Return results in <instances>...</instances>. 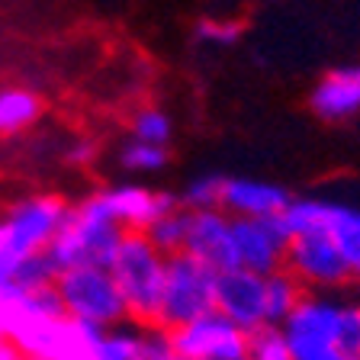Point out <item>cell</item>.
I'll list each match as a JSON object with an SVG mask.
<instances>
[{
	"label": "cell",
	"instance_id": "cell-1",
	"mask_svg": "<svg viewBox=\"0 0 360 360\" xmlns=\"http://www.w3.org/2000/svg\"><path fill=\"white\" fill-rule=\"evenodd\" d=\"M126 235L129 232L106 216L100 196L94 193L84 202L71 206V216H68L65 229L52 238V245L45 248V257L52 264L55 277L77 267L110 270V264L116 261Z\"/></svg>",
	"mask_w": 360,
	"mask_h": 360
},
{
	"label": "cell",
	"instance_id": "cell-2",
	"mask_svg": "<svg viewBox=\"0 0 360 360\" xmlns=\"http://www.w3.org/2000/svg\"><path fill=\"white\" fill-rule=\"evenodd\" d=\"M110 274L122 292L129 322L135 328H155L165 300L167 257L142 232H129L116 261L110 264Z\"/></svg>",
	"mask_w": 360,
	"mask_h": 360
},
{
	"label": "cell",
	"instance_id": "cell-3",
	"mask_svg": "<svg viewBox=\"0 0 360 360\" xmlns=\"http://www.w3.org/2000/svg\"><path fill=\"white\" fill-rule=\"evenodd\" d=\"M71 206L61 196H26L0 216V257L30 261L65 229Z\"/></svg>",
	"mask_w": 360,
	"mask_h": 360
},
{
	"label": "cell",
	"instance_id": "cell-4",
	"mask_svg": "<svg viewBox=\"0 0 360 360\" xmlns=\"http://www.w3.org/2000/svg\"><path fill=\"white\" fill-rule=\"evenodd\" d=\"M55 286H58L61 306H65V315L71 322L94 325L100 331H112L122 322H129L122 292L110 270L103 267L68 270V274H61L55 280Z\"/></svg>",
	"mask_w": 360,
	"mask_h": 360
},
{
	"label": "cell",
	"instance_id": "cell-5",
	"mask_svg": "<svg viewBox=\"0 0 360 360\" xmlns=\"http://www.w3.org/2000/svg\"><path fill=\"white\" fill-rule=\"evenodd\" d=\"M341 302L328 292H306L283 328L292 360H347L341 345Z\"/></svg>",
	"mask_w": 360,
	"mask_h": 360
},
{
	"label": "cell",
	"instance_id": "cell-6",
	"mask_svg": "<svg viewBox=\"0 0 360 360\" xmlns=\"http://www.w3.org/2000/svg\"><path fill=\"white\" fill-rule=\"evenodd\" d=\"M216 280H219L216 270L196 261L187 251L167 257V280H165V300H161L158 328L174 331L202 319V315L216 312Z\"/></svg>",
	"mask_w": 360,
	"mask_h": 360
},
{
	"label": "cell",
	"instance_id": "cell-7",
	"mask_svg": "<svg viewBox=\"0 0 360 360\" xmlns=\"http://www.w3.org/2000/svg\"><path fill=\"white\" fill-rule=\"evenodd\" d=\"M283 270H290L306 292H331L354 280V267L328 232L296 235L286 248Z\"/></svg>",
	"mask_w": 360,
	"mask_h": 360
},
{
	"label": "cell",
	"instance_id": "cell-8",
	"mask_svg": "<svg viewBox=\"0 0 360 360\" xmlns=\"http://www.w3.org/2000/svg\"><path fill=\"white\" fill-rule=\"evenodd\" d=\"M167 335L174 354L184 360H245L248 354V331H241L219 312L202 315Z\"/></svg>",
	"mask_w": 360,
	"mask_h": 360
},
{
	"label": "cell",
	"instance_id": "cell-9",
	"mask_svg": "<svg viewBox=\"0 0 360 360\" xmlns=\"http://www.w3.org/2000/svg\"><path fill=\"white\" fill-rule=\"evenodd\" d=\"M292 235L286 232L283 216L270 219H235V248H238V267L251 270L257 277H267L283 267L286 248Z\"/></svg>",
	"mask_w": 360,
	"mask_h": 360
},
{
	"label": "cell",
	"instance_id": "cell-10",
	"mask_svg": "<svg viewBox=\"0 0 360 360\" xmlns=\"http://www.w3.org/2000/svg\"><path fill=\"white\" fill-rule=\"evenodd\" d=\"M187 255L212 267L216 274L238 270V248H235V219L222 210L190 212Z\"/></svg>",
	"mask_w": 360,
	"mask_h": 360
},
{
	"label": "cell",
	"instance_id": "cell-11",
	"mask_svg": "<svg viewBox=\"0 0 360 360\" xmlns=\"http://www.w3.org/2000/svg\"><path fill=\"white\" fill-rule=\"evenodd\" d=\"M216 312L235 322L241 331H257L267 325V302H264V277L251 270H229L216 280Z\"/></svg>",
	"mask_w": 360,
	"mask_h": 360
},
{
	"label": "cell",
	"instance_id": "cell-12",
	"mask_svg": "<svg viewBox=\"0 0 360 360\" xmlns=\"http://www.w3.org/2000/svg\"><path fill=\"white\" fill-rule=\"evenodd\" d=\"M100 202H103L106 216L116 225H122L126 232H145L151 222L165 219L167 212L180 210V196L174 193H151L145 187H110L100 190Z\"/></svg>",
	"mask_w": 360,
	"mask_h": 360
},
{
	"label": "cell",
	"instance_id": "cell-13",
	"mask_svg": "<svg viewBox=\"0 0 360 360\" xmlns=\"http://www.w3.org/2000/svg\"><path fill=\"white\" fill-rule=\"evenodd\" d=\"M290 206L286 190L264 184V180L251 177H225L222 187V212H229L232 219H270L283 216V210Z\"/></svg>",
	"mask_w": 360,
	"mask_h": 360
},
{
	"label": "cell",
	"instance_id": "cell-14",
	"mask_svg": "<svg viewBox=\"0 0 360 360\" xmlns=\"http://www.w3.org/2000/svg\"><path fill=\"white\" fill-rule=\"evenodd\" d=\"M309 106L315 110V116H322L328 122L351 120L360 112V65H345L335 68L322 81L312 87Z\"/></svg>",
	"mask_w": 360,
	"mask_h": 360
},
{
	"label": "cell",
	"instance_id": "cell-15",
	"mask_svg": "<svg viewBox=\"0 0 360 360\" xmlns=\"http://www.w3.org/2000/svg\"><path fill=\"white\" fill-rule=\"evenodd\" d=\"M306 290L290 270H274L264 277V302H267V325H283L292 315V309L302 302Z\"/></svg>",
	"mask_w": 360,
	"mask_h": 360
},
{
	"label": "cell",
	"instance_id": "cell-16",
	"mask_svg": "<svg viewBox=\"0 0 360 360\" xmlns=\"http://www.w3.org/2000/svg\"><path fill=\"white\" fill-rule=\"evenodd\" d=\"M42 116V97L26 87L0 90V135H16Z\"/></svg>",
	"mask_w": 360,
	"mask_h": 360
},
{
	"label": "cell",
	"instance_id": "cell-17",
	"mask_svg": "<svg viewBox=\"0 0 360 360\" xmlns=\"http://www.w3.org/2000/svg\"><path fill=\"white\" fill-rule=\"evenodd\" d=\"M338 216V202L328 200H290L283 210V225L286 232L296 235H315V232H331Z\"/></svg>",
	"mask_w": 360,
	"mask_h": 360
},
{
	"label": "cell",
	"instance_id": "cell-18",
	"mask_svg": "<svg viewBox=\"0 0 360 360\" xmlns=\"http://www.w3.org/2000/svg\"><path fill=\"white\" fill-rule=\"evenodd\" d=\"M145 238L161 251L165 257H174V255H184L187 251V235H190V212L180 206V210L167 212L165 219H158L145 229Z\"/></svg>",
	"mask_w": 360,
	"mask_h": 360
},
{
	"label": "cell",
	"instance_id": "cell-19",
	"mask_svg": "<svg viewBox=\"0 0 360 360\" xmlns=\"http://www.w3.org/2000/svg\"><path fill=\"white\" fill-rule=\"evenodd\" d=\"M245 360H292L290 341H286L280 325H264V328L248 335V354Z\"/></svg>",
	"mask_w": 360,
	"mask_h": 360
},
{
	"label": "cell",
	"instance_id": "cell-20",
	"mask_svg": "<svg viewBox=\"0 0 360 360\" xmlns=\"http://www.w3.org/2000/svg\"><path fill=\"white\" fill-rule=\"evenodd\" d=\"M328 235L335 238V245L341 248V255L347 257V264L357 270L360 267V212L347 210V206H338L335 225H331Z\"/></svg>",
	"mask_w": 360,
	"mask_h": 360
},
{
	"label": "cell",
	"instance_id": "cell-21",
	"mask_svg": "<svg viewBox=\"0 0 360 360\" xmlns=\"http://www.w3.org/2000/svg\"><path fill=\"white\" fill-rule=\"evenodd\" d=\"M171 139V116L158 106H145L132 116V142L145 145H161L165 148Z\"/></svg>",
	"mask_w": 360,
	"mask_h": 360
},
{
	"label": "cell",
	"instance_id": "cell-22",
	"mask_svg": "<svg viewBox=\"0 0 360 360\" xmlns=\"http://www.w3.org/2000/svg\"><path fill=\"white\" fill-rule=\"evenodd\" d=\"M222 187L225 177L212 174V177H196L184 196H180V206L187 212H206V210H222Z\"/></svg>",
	"mask_w": 360,
	"mask_h": 360
},
{
	"label": "cell",
	"instance_id": "cell-23",
	"mask_svg": "<svg viewBox=\"0 0 360 360\" xmlns=\"http://www.w3.org/2000/svg\"><path fill=\"white\" fill-rule=\"evenodd\" d=\"M122 167L129 171H161L167 165V148L161 145H145V142H132L122 148L120 155Z\"/></svg>",
	"mask_w": 360,
	"mask_h": 360
},
{
	"label": "cell",
	"instance_id": "cell-24",
	"mask_svg": "<svg viewBox=\"0 0 360 360\" xmlns=\"http://www.w3.org/2000/svg\"><path fill=\"white\" fill-rule=\"evenodd\" d=\"M196 39L206 45H219L229 49L241 39V22L238 20H200L196 22Z\"/></svg>",
	"mask_w": 360,
	"mask_h": 360
},
{
	"label": "cell",
	"instance_id": "cell-25",
	"mask_svg": "<svg viewBox=\"0 0 360 360\" xmlns=\"http://www.w3.org/2000/svg\"><path fill=\"white\" fill-rule=\"evenodd\" d=\"M139 357L142 360H184L174 354L171 335L165 328H139Z\"/></svg>",
	"mask_w": 360,
	"mask_h": 360
},
{
	"label": "cell",
	"instance_id": "cell-26",
	"mask_svg": "<svg viewBox=\"0 0 360 360\" xmlns=\"http://www.w3.org/2000/svg\"><path fill=\"white\" fill-rule=\"evenodd\" d=\"M341 345L347 357H360V302H341Z\"/></svg>",
	"mask_w": 360,
	"mask_h": 360
},
{
	"label": "cell",
	"instance_id": "cell-27",
	"mask_svg": "<svg viewBox=\"0 0 360 360\" xmlns=\"http://www.w3.org/2000/svg\"><path fill=\"white\" fill-rule=\"evenodd\" d=\"M68 158H71L75 165H87L90 158H94V145H90V142H77L75 148H71V155H68Z\"/></svg>",
	"mask_w": 360,
	"mask_h": 360
},
{
	"label": "cell",
	"instance_id": "cell-28",
	"mask_svg": "<svg viewBox=\"0 0 360 360\" xmlns=\"http://www.w3.org/2000/svg\"><path fill=\"white\" fill-rule=\"evenodd\" d=\"M0 360H22V354L16 351L10 341H4V338H0Z\"/></svg>",
	"mask_w": 360,
	"mask_h": 360
},
{
	"label": "cell",
	"instance_id": "cell-29",
	"mask_svg": "<svg viewBox=\"0 0 360 360\" xmlns=\"http://www.w3.org/2000/svg\"><path fill=\"white\" fill-rule=\"evenodd\" d=\"M351 283H354V286H357V290H360V267L354 270V280H351Z\"/></svg>",
	"mask_w": 360,
	"mask_h": 360
},
{
	"label": "cell",
	"instance_id": "cell-30",
	"mask_svg": "<svg viewBox=\"0 0 360 360\" xmlns=\"http://www.w3.org/2000/svg\"><path fill=\"white\" fill-rule=\"evenodd\" d=\"M347 360H360V357H347Z\"/></svg>",
	"mask_w": 360,
	"mask_h": 360
}]
</instances>
